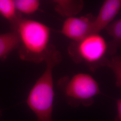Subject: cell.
Returning <instances> with one entry per match:
<instances>
[{
	"mask_svg": "<svg viewBox=\"0 0 121 121\" xmlns=\"http://www.w3.org/2000/svg\"><path fill=\"white\" fill-rule=\"evenodd\" d=\"M1 115V110H0V116Z\"/></svg>",
	"mask_w": 121,
	"mask_h": 121,
	"instance_id": "14",
	"label": "cell"
},
{
	"mask_svg": "<svg viewBox=\"0 0 121 121\" xmlns=\"http://www.w3.org/2000/svg\"><path fill=\"white\" fill-rule=\"evenodd\" d=\"M19 43V38L15 31L0 34V60L6 59L12 52L18 48Z\"/></svg>",
	"mask_w": 121,
	"mask_h": 121,
	"instance_id": "7",
	"label": "cell"
},
{
	"mask_svg": "<svg viewBox=\"0 0 121 121\" xmlns=\"http://www.w3.org/2000/svg\"><path fill=\"white\" fill-rule=\"evenodd\" d=\"M121 8V0H106L102 4L97 16L95 17L91 34H99L112 22L119 13Z\"/></svg>",
	"mask_w": 121,
	"mask_h": 121,
	"instance_id": "6",
	"label": "cell"
},
{
	"mask_svg": "<svg viewBox=\"0 0 121 121\" xmlns=\"http://www.w3.org/2000/svg\"><path fill=\"white\" fill-rule=\"evenodd\" d=\"M52 1L56 12L67 17L75 16L83 7V2L82 0H58Z\"/></svg>",
	"mask_w": 121,
	"mask_h": 121,
	"instance_id": "8",
	"label": "cell"
},
{
	"mask_svg": "<svg viewBox=\"0 0 121 121\" xmlns=\"http://www.w3.org/2000/svg\"><path fill=\"white\" fill-rule=\"evenodd\" d=\"M65 98L70 106L90 107L94 98L100 94L98 83L88 73H79L60 81Z\"/></svg>",
	"mask_w": 121,
	"mask_h": 121,
	"instance_id": "4",
	"label": "cell"
},
{
	"mask_svg": "<svg viewBox=\"0 0 121 121\" xmlns=\"http://www.w3.org/2000/svg\"><path fill=\"white\" fill-rule=\"evenodd\" d=\"M107 66L112 69L116 79V85L120 87L121 85V62L119 56H113L111 60H109Z\"/></svg>",
	"mask_w": 121,
	"mask_h": 121,
	"instance_id": "12",
	"label": "cell"
},
{
	"mask_svg": "<svg viewBox=\"0 0 121 121\" xmlns=\"http://www.w3.org/2000/svg\"><path fill=\"white\" fill-rule=\"evenodd\" d=\"M105 29L108 35L112 39V42L108 44V53L110 55H114L117 49L121 44V19H118L113 21L107 26Z\"/></svg>",
	"mask_w": 121,
	"mask_h": 121,
	"instance_id": "9",
	"label": "cell"
},
{
	"mask_svg": "<svg viewBox=\"0 0 121 121\" xmlns=\"http://www.w3.org/2000/svg\"><path fill=\"white\" fill-rule=\"evenodd\" d=\"M17 34L18 55L22 60L35 63L45 61L51 47V30L41 22L20 16L11 24Z\"/></svg>",
	"mask_w": 121,
	"mask_h": 121,
	"instance_id": "1",
	"label": "cell"
},
{
	"mask_svg": "<svg viewBox=\"0 0 121 121\" xmlns=\"http://www.w3.org/2000/svg\"><path fill=\"white\" fill-rule=\"evenodd\" d=\"M0 15L11 24L21 16V14L17 11L14 0H0Z\"/></svg>",
	"mask_w": 121,
	"mask_h": 121,
	"instance_id": "10",
	"label": "cell"
},
{
	"mask_svg": "<svg viewBox=\"0 0 121 121\" xmlns=\"http://www.w3.org/2000/svg\"><path fill=\"white\" fill-rule=\"evenodd\" d=\"M62 59L60 52L52 45L46 59V69L31 88L27 97L28 106L35 113L37 121H52L55 96L53 69Z\"/></svg>",
	"mask_w": 121,
	"mask_h": 121,
	"instance_id": "2",
	"label": "cell"
},
{
	"mask_svg": "<svg viewBox=\"0 0 121 121\" xmlns=\"http://www.w3.org/2000/svg\"><path fill=\"white\" fill-rule=\"evenodd\" d=\"M95 17L88 14L80 17H67L61 27V33L73 42L79 41L91 34Z\"/></svg>",
	"mask_w": 121,
	"mask_h": 121,
	"instance_id": "5",
	"label": "cell"
},
{
	"mask_svg": "<svg viewBox=\"0 0 121 121\" xmlns=\"http://www.w3.org/2000/svg\"><path fill=\"white\" fill-rule=\"evenodd\" d=\"M117 114L115 118V121H121V99H117L116 100Z\"/></svg>",
	"mask_w": 121,
	"mask_h": 121,
	"instance_id": "13",
	"label": "cell"
},
{
	"mask_svg": "<svg viewBox=\"0 0 121 121\" xmlns=\"http://www.w3.org/2000/svg\"><path fill=\"white\" fill-rule=\"evenodd\" d=\"M14 3L18 13L27 15L36 12L40 5V1L38 0H16Z\"/></svg>",
	"mask_w": 121,
	"mask_h": 121,
	"instance_id": "11",
	"label": "cell"
},
{
	"mask_svg": "<svg viewBox=\"0 0 121 121\" xmlns=\"http://www.w3.org/2000/svg\"><path fill=\"white\" fill-rule=\"evenodd\" d=\"M108 43L100 34L92 33L82 39L72 42L68 48V53L76 63H84L91 69L107 66L108 59Z\"/></svg>",
	"mask_w": 121,
	"mask_h": 121,
	"instance_id": "3",
	"label": "cell"
}]
</instances>
